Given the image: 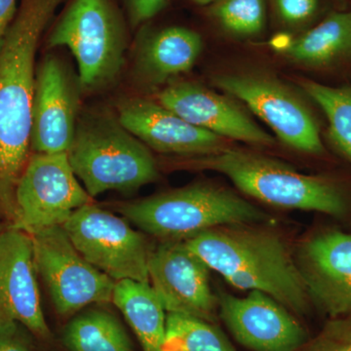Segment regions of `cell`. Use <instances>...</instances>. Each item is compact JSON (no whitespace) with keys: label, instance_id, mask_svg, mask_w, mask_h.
Listing matches in <instances>:
<instances>
[{"label":"cell","instance_id":"1","mask_svg":"<svg viewBox=\"0 0 351 351\" xmlns=\"http://www.w3.org/2000/svg\"><path fill=\"white\" fill-rule=\"evenodd\" d=\"M64 0H21L0 48V217L12 225L15 193L31 158L36 55Z\"/></svg>","mask_w":351,"mask_h":351},{"label":"cell","instance_id":"2","mask_svg":"<svg viewBox=\"0 0 351 351\" xmlns=\"http://www.w3.org/2000/svg\"><path fill=\"white\" fill-rule=\"evenodd\" d=\"M257 225L218 226L184 242L234 287L261 291L304 315L311 302L294 254L280 235Z\"/></svg>","mask_w":351,"mask_h":351},{"label":"cell","instance_id":"3","mask_svg":"<svg viewBox=\"0 0 351 351\" xmlns=\"http://www.w3.org/2000/svg\"><path fill=\"white\" fill-rule=\"evenodd\" d=\"M176 170L214 171L226 176L246 195L272 206L345 216L348 198L326 178L304 175L287 164L258 152L226 147L198 156H174L164 161Z\"/></svg>","mask_w":351,"mask_h":351},{"label":"cell","instance_id":"4","mask_svg":"<svg viewBox=\"0 0 351 351\" xmlns=\"http://www.w3.org/2000/svg\"><path fill=\"white\" fill-rule=\"evenodd\" d=\"M117 210L143 232L164 241H184L221 226L263 223L271 217L230 189L195 184L122 203Z\"/></svg>","mask_w":351,"mask_h":351},{"label":"cell","instance_id":"5","mask_svg":"<svg viewBox=\"0 0 351 351\" xmlns=\"http://www.w3.org/2000/svg\"><path fill=\"white\" fill-rule=\"evenodd\" d=\"M66 154L91 197L108 191L132 193L159 177L156 158L147 145L117 117L106 113H88L78 119Z\"/></svg>","mask_w":351,"mask_h":351},{"label":"cell","instance_id":"6","mask_svg":"<svg viewBox=\"0 0 351 351\" xmlns=\"http://www.w3.org/2000/svg\"><path fill=\"white\" fill-rule=\"evenodd\" d=\"M48 46L69 48L78 64L80 86L101 89L123 66L125 24L112 0H71L51 31Z\"/></svg>","mask_w":351,"mask_h":351},{"label":"cell","instance_id":"7","mask_svg":"<svg viewBox=\"0 0 351 351\" xmlns=\"http://www.w3.org/2000/svg\"><path fill=\"white\" fill-rule=\"evenodd\" d=\"M62 226L83 258L115 282L149 283L151 250L144 235L126 219L89 203Z\"/></svg>","mask_w":351,"mask_h":351},{"label":"cell","instance_id":"8","mask_svg":"<svg viewBox=\"0 0 351 351\" xmlns=\"http://www.w3.org/2000/svg\"><path fill=\"white\" fill-rule=\"evenodd\" d=\"M15 202V219L9 228L32 235L63 226L92 198L77 181L66 152L36 154L18 182Z\"/></svg>","mask_w":351,"mask_h":351},{"label":"cell","instance_id":"9","mask_svg":"<svg viewBox=\"0 0 351 351\" xmlns=\"http://www.w3.org/2000/svg\"><path fill=\"white\" fill-rule=\"evenodd\" d=\"M32 237L36 270L60 315H71L92 304L112 302L117 282L83 258L63 226H51Z\"/></svg>","mask_w":351,"mask_h":351},{"label":"cell","instance_id":"10","mask_svg":"<svg viewBox=\"0 0 351 351\" xmlns=\"http://www.w3.org/2000/svg\"><path fill=\"white\" fill-rule=\"evenodd\" d=\"M214 82L226 93L243 101L288 147L311 154L324 152L313 113L276 78L262 73H228L217 76Z\"/></svg>","mask_w":351,"mask_h":351},{"label":"cell","instance_id":"11","mask_svg":"<svg viewBox=\"0 0 351 351\" xmlns=\"http://www.w3.org/2000/svg\"><path fill=\"white\" fill-rule=\"evenodd\" d=\"M149 283L165 311L213 323L218 299L209 282V267L184 241H164L151 251Z\"/></svg>","mask_w":351,"mask_h":351},{"label":"cell","instance_id":"12","mask_svg":"<svg viewBox=\"0 0 351 351\" xmlns=\"http://www.w3.org/2000/svg\"><path fill=\"white\" fill-rule=\"evenodd\" d=\"M80 82L66 64L48 56L36 69L32 107V151L68 152L75 138Z\"/></svg>","mask_w":351,"mask_h":351},{"label":"cell","instance_id":"13","mask_svg":"<svg viewBox=\"0 0 351 351\" xmlns=\"http://www.w3.org/2000/svg\"><path fill=\"white\" fill-rule=\"evenodd\" d=\"M295 258L311 304L330 318L351 314L350 233H314L300 244Z\"/></svg>","mask_w":351,"mask_h":351},{"label":"cell","instance_id":"14","mask_svg":"<svg viewBox=\"0 0 351 351\" xmlns=\"http://www.w3.org/2000/svg\"><path fill=\"white\" fill-rule=\"evenodd\" d=\"M219 316L235 339L253 351H301L307 332L274 298L251 291L245 298L221 294Z\"/></svg>","mask_w":351,"mask_h":351},{"label":"cell","instance_id":"15","mask_svg":"<svg viewBox=\"0 0 351 351\" xmlns=\"http://www.w3.org/2000/svg\"><path fill=\"white\" fill-rule=\"evenodd\" d=\"M29 233L7 228L0 233V317L22 323L36 338L49 341Z\"/></svg>","mask_w":351,"mask_h":351},{"label":"cell","instance_id":"16","mask_svg":"<svg viewBox=\"0 0 351 351\" xmlns=\"http://www.w3.org/2000/svg\"><path fill=\"white\" fill-rule=\"evenodd\" d=\"M117 119L143 144L161 154L198 156L230 147L226 138L189 123L158 101L142 98L122 101Z\"/></svg>","mask_w":351,"mask_h":351},{"label":"cell","instance_id":"17","mask_svg":"<svg viewBox=\"0 0 351 351\" xmlns=\"http://www.w3.org/2000/svg\"><path fill=\"white\" fill-rule=\"evenodd\" d=\"M158 103L182 119L221 137L258 147H272L276 140L263 130L234 101L206 88L181 82L165 88Z\"/></svg>","mask_w":351,"mask_h":351},{"label":"cell","instance_id":"18","mask_svg":"<svg viewBox=\"0 0 351 351\" xmlns=\"http://www.w3.org/2000/svg\"><path fill=\"white\" fill-rule=\"evenodd\" d=\"M202 50V39L196 32L170 27L145 36L138 48L136 69L149 85H158L173 76L188 73Z\"/></svg>","mask_w":351,"mask_h":351},{"label":"cell","instance_id":"19","mask_svg":"<svg viewBox=\"0 0 351 351\" xmlns=\"http://www.w3.org/2000/svg\"><path fill=\"white\" fill-rule=\"evenodd\" d=\"M112 302L125 316L144 351H164L165 309L151 284L134 280L115 283Z\"/></svg>","mask_w":351,"mask_h":351},{"label":"cell","instance_id":"20","mask_svg":"<svg viewBox=\"0 0 351 351\" xmlns=\"http://www.w3.org/2000/svg\"><path fill=\"white\" fill-rule=\"evenodd\" d=\"M285 52L295 63L309 66H329L351 57V12L330 14L291 41Z\"/></svg>","mask_w":351,"mask_h":351},{"label":"cell","instance_id":"21","mask_svg":"<svg viewBox=\"0 0 351 351\" xmlns=\"http://www.w3.org/2000/svg\"><path fill=\"white\" fill-rule=\"evenodd\" d=\"M63 343L69 351H134L120 321L103 309L75 316L64 328Z\"/></svg>","mask_w":351,"mask_h":351},{"label":"cell","instance_id":"22","mask_svg":"<svg viewBox=\"0 0 351 351\" xmlns=\"http://www.w3.org/2000/svg\"><path fill=\"white\" fill-rule=\"evenodd\" d=\"M164 351H234L218 327L195 316L168 313Z\"/></svg>","mask_w":351,"mask_h":351},{"label":"cell","instance_id":"23","mask_svg":"<svg viewBox=\"0 0 351 351\" xmlns=\"http://www.w3.org/2000/svg\"><path fill=\"white\" fill-rule=\"evenodd\" d=\"M301 86L326 115L332 144L351 162V87L327 86L313 80H302Z\"/></svg>","mask_w":351,"mask_h":351},{"label":"cell","instance_id":"24","mask_svg":"<svg viewBox=\"0 0 351 351\" xmlns=\"http://www.w3.org/2000/svg\"><path fill=\"white\" fill-rule=\"evenodd\" d=\"M210 14L225 31L239 36H258L265 29V0H218Z\"/></svg>","mask_w":351,"mask_h":351},{"label":"cell","instance_id":"25","mask_svg":"<svg viewBox=\"0 0 351 351\" xmlns=\"http://www.w3.org/2000/svg\"><path fill=\"white\" fill-rule=\"evenodd\" d=\"M306 351H351V314L328 321Z\"/></svg>","mask_w":351,"mask_h":351},{"label":"cell","instance_id":"26","mask_svg":"<svg viewBox=\"0 0 351 351\" xmlns=\"http://www.w3.org/2000/svg\"><path fill=\"white\" fill-rule=\"evenodd\" d=\"M277 17L289 27H301L315 18L319 0H270Z\"/></svg>","mask_w":351,"mask_h":351},{"label":"cell","instance_id":"27","mask_svg":"<svg viewBox=\"0 0 351 351\" xmlns=\"http://www.w3.org/2000/svg\"><path fill=\"white\" fill-rule=\"evenodd\" d=\"M34 338L22 323L0 317V351H38Z\"/></svg>","mask_w":351,"mask_h":351},{"label":"cell","instance_id":"28","mask_svg":"<svg viewBox=\"0 0 351 351\" xmlns=\"http://www.w3.org/2000/svg\"><path fill=\"white\" fill-rule=\"evenodd\" d=\"M167 0H127L129 18L134 27L151 20L165 7Z\"/></svg>","mask_w":351,"mask_h":351},{"label":"cell","instance_id":"29","mask_svg":"<svg viewBox=\"0 0 351 351\" xmlns=\"http://www.w3.org/2000/svg\"><path fill=\"white\" fill-rule=\"evenodd\" d=\"M17 0H0V48L17 14Z\"/></svg>","mask_w":351,"mask_h":351},{"label":"cell","instance_id":"30","mask_svg":"<svg viewBox=\"0 0 351 351\" xmlns=\"http://www.w3.org/2000/svg\"><path fill=\"white\" fill-rule=\"evenodd\" d=\"M193 1L200 4V5H207V4H213L218 0H193Z\"/></svg>","mask_w":351,"mask_h":351},{"label":"cell","instance_id":"31","mask_svg":"<svg viewBox=\"0 0 351 351\" xmlns=\"http://www.w3.org/2000/svg\"><path fill=\"white\" fill-rule=\"evenodd\" d=\"M4 230V228H3V226H1V223H0V233H1L2 232H3Z\"/></svg>","mask_w":351,"mask_h":351}]
</instances>
